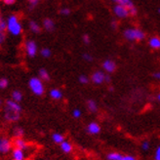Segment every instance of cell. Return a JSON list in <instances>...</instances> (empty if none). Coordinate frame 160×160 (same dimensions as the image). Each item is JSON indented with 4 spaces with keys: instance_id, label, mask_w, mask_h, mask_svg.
<instances>
[{
    "instance_id": "cell-1",
    "label": "cell",
    "mask_w": 160,
    "mask_h": 160,
    "mask_svg": "<svg viewBox=\"0 0 160 160\" xmlns=\"http://www.w3.org/2000/svg\"><path fill=\"white\" fill-rule=\"evenodd\" d=\"M123 36L129 41H142L146 38V33L141 28H131L123 31Z\"/></svg>"
},
{
    "instance_id": "cell-2",
    "label": "cell",
    "mask_w": 160,
    "mask_h": 160,
    "mask_svg": "<svg viewBox=\"0 0 160 160\" xmlns=\"http://www.w3.org/2000/svg\"><path fill=\"white\" fill-rule=\"evenodd\" d=\"M7 29L11 34H13L15 36L21 34L22 26H21L17 16L12 15L8 18V20H7Z\"/></svg>"
},
{
    "instance_id": "cell-3",
    "label": "cell",
    "mask_w": 160,
    "mask_h": 160,
    "mask_svg": "<svg viewBox=\"0 0 160 160\" xmlns=\"http://www.w3.org/2000/svg\"><path fill=\"white\" fill-rule=\"evenodd\" d=\"M28 86L31 92L36 96H42L45 92V88H44L42 80L38 77L30 78L28 82Z\"/></svg>"
},
{
    "instance_id": "cell-4",
    "label": "cell",
    "mask_w": 160,
    "mask_h": 160,
    "mask_svg": "<svg viewBox=\"0 0 160 160\" xmlns=\"http://www.w3.org/2000/svg\"><path fill=\"white\" fill-rule=\"evenodd\" d=\"M113 13L119 19H126L130 16L129 9L127 7L117 5V4H115V6L113 7Z\"/></svg>"
},
{
    "instance_id": "cell-5",
    "label": "cell",
    "mask_w": 160,
    "mask_h": 160,
    "mask_svg": "<svg viewBox=\"0 0 160 160\" xmlns=\"http://www.w3.org/2000/svg\"><path fill=\"white\" fill-rule=\"evenodd\" d=\"M21 116V112H18V111H15L10 109L9 108L5 107V110H4V117L7 121H10V122H15V121H18L20 119Z\"/></svg>"
},
{
    "instance_id": "cell-6",
    "label": "cell",
    "mask_w": 160,
    "mask_h": 160,
    "mask_svg": "<svg viewBox=\"0 0 160 160\" xmlns=\"http://www.w3.org/2000/svg\"><path fill=\"white\" fill-rule=\"evenodd\" d=\"M12 148V142L6 138L0 139V153H8Z\"/></svg>"
},
{
    "instance_id": "cell-7",
    "label": "cell",
    "mask_w": 160,
    "mask_h": 160,
    "mask_svg": "<svg viewBox=\"0 0 160 160\" xmlns=\"http://www.w3.org/2000/svg\"><path fill=\"white\" fill-rule=\"evenodd\" d=\"M106 78H107V74H105L102 71H95V72L92 74L91 79L92 81L95 84H102L106 81Z\"/></svg>"
},
{
    "instance_id": "cell-8",
    "label": "cell",
    "mask_w": 160,
    "mask_h": 160,
    "mask_svg": "<svg viewBox=\"0 0 160 160\" xmlns=\"http://www.w3.org/2000/svg\"><path fill=\"white\" fill-rule=\"evenodd\" d=\"M26 51L29 57L33 58L37 54V45L34 41H28L26 44Z\"/></svg>"
},
{
    "instance_id": "cell-9",
    "label": "cell",
    "mask_w": 160,
    "mask_h": 160,
    "mask_svg": "<svg viewBox=\"0 0 160 160\" xmlns=\"http://www.w3.org/2000/svg\"><path fill=\"white\" fill-rule=\"evenodd\" d=\"M102 68L105 69L108 73H112L116 69V63L112 60H106L102 62Z\"/></svg>"
},
{
    "instance_id": "cell-10",
    "label": "cell",
    "mask_w": 160,
    "mask_h": 160,
    "mask_svg": "<svg viewBox=\"0 0 160 160\" xmlns=\"http://www.w3.org/2000/svg\"><path fill=\"white\" fill-rule=\"evenodd\" d=\"M87 132L91 135H97L101 132V127L98 123L96 122H91L87 126Z\"/></svg>"
},
{
    "instance_id": "cell-11",
    "label": "cell",
    "mask_w": 160,
    "mask_h": 160,
    "mask_svg": "<svg viewBox=\"0 0 160 160\" xmlns=\"http://www.w3.org/2000/svg\"><path fill=\"white\" fill-rule=\"evenodd\" d=\"M13 145L15 146L16 148H21L22 150H25L28 148V143L22 138H16L15 141L13 142Z\"/></svg>"
},
{
    "instance_id": "cell-12",
    "label": "cell",
    "mask_w": 160,
    "mask_h": 160,
    "mask_svg": "<svg viewBox=\"0 0 160 160\" xmlns=\"http://www.w3.org/2000/svg\"><path fill=\"white\" fill-rule=\"evenodd\" d=\"M6 107L9 108L12 110L18 111V112H22V107L20 106V103L17 102H15V101H13V100L6 101Z\"/></svg>"
},
{
    "instance_id": "cell-13",
    "label": "cell",
    "mask_w": 160,
    "mask_h": 160,
    "mask_svg": "<svg viewBox=\"0 0 160 160\" xmlns=\"http://www.w3.org/2000/svg\"><path fill=\"white\" fill-rule=\"evenodd\" d=\"M148 45L151 49L154 50H160V38L157 36L150 37L148 40Z\"/></svg>"
},
{
    "instance_id": "cell-14",
    "label": "cell",
    "mask_w": 160,
    "mask_h": 160,
    "mask_svg": "<svg viewBox=\"0 0 160 160\" xmlns=\"http://www.w3.org/2000/svg\"><path fill=\"white\" fill-rule=\"evenodd\" d=\"M112 1L117 5H121V6L127 7L128 9H129V12H130L131 9H133L134 7H136L134 5V3L132 2V0H112Z\"/></svg>"
},
{
    "instance_id": "cell-15",
    "label": "cell",
    "mask_w": 160,
    "mask_h": 160,
    "mask_svg": "<svg viewBox=\"0 0 160 160\" xmlns=\"http://www.w3.org/2000/svg\"><path fill=\"white\" fill-rule=\"evenodd\" d=\"M12 156H13L14 160H23V158H25V152H23V150L21 148H15L13 149Z\"/></svg>"
},
{
    "instance_id": "cell-16",
    "label": "cell",
    "mask_w": 160,
    "mask_h": 160,
    "mask_svg": "<svg viewBox=\"0 0 160 160\" xmlns=\"http://www.w3.org/2000/svg\"><path fill=\"white\" fill-rule=\"evenodd\" d=\"M43 27H44V28H45L46 30H48V31H52V30H54V28H55V22H54V21L51 20V19H45V20L43 21Z\"/></svg>"
},
{
    "instance_id": "cell-17",
    "label": "cell",
    "mask_w": 160,
    "mask_h": 160,
    "mask_svg": "<svg viewBox=\"0 0 160 160\" xmlns=\"http://www.w3.org/2000/svg\"><path fill=\"white\" fill-rule=\"evenodd\" d=\"M50 97L53 99V100H61L62 98V93L60 89H52L50 91Z\"/></svg>"
},
{
    "instance_id": "cell-18",
    "label": "cell",
    "mask_w": 160,
    "mask_h": 160,
    "mask_svg": "<svg viewBox=\"0 0 160 160\" xmlns=\"http://www.w3.org/2000/svg\"><path fill=\"white\" fill-rule=\"evenodd\" d=\"M61 148L65 153H69L72 150V146H71V143L69 142L65 141L61 143Z\"/></svg>"
},
{
    "instance_id": "cell-19",
    "label": "cell",
    "mask_w": 160,
    "mask_h": 160,
    "mask_svg": "<svg viewBox=\"0 0 160 160\" xmlns=\"http://www.w3.org/2000/svg\"><path fill=\"white\" fill-rule=\"evenodd\" d=\"M39 78L41 80H43V81H49V80H50L49 72H48L45 68L39 69Z\"/></svg>"
},
{
    "instance_id": "cell-20",
    "label": "cell",
    "mask_w": 160,
    "mask_h": 160,
    "mask_svg": "<svg viewBox=\"0 0 160 160\" xmlns=\"http://www.w3.org/2000/svg\"><path fill=\"white\" fill-rule=\"evenodd\" d=\"M87 108L91 111V112H96V111L98 110V106H97V103H96V102L94 100L87 101Z\"/></svg>"
},
{
    "instance_id": "cell-21",
    "label": "cell",
    "mask_w": 160,
    "mask_h": 160,
    "mask_svg": "<svg viewBox=\"0 0 160 160\" xmlns=\"http://www.w3.org/2000/svg\"><path fill=\"white\" fill-rule=\"evenodd\" d=\"M52 139H53L54 142L59 143V145H61L62 142H65V137H63V136L62 134H60V133H55V134H53Z\"/></svg>"
},
{
    "instance_id": "cell-22",
    "label": "cell",
    "mask_w": 160,
    "mask_h": 160,
    "mask_svg": "<svg viewBox=\"0 0 160 160\" xmlns=\"http://www.w3.org/2000/svg\"><path fill=\"white\" fill-rule=\"evenodd\" d=\"M23 134H25V131L21 127H15L13 129V136L15 138H22Z\"/></svg>"
},
{
    "instance_id": "cell-23",
    "label": "cell",
    "mask_w": 160,
    "mask_h": 160,
    "mask_svg": "<svg viewBox=\"0 0 160 160\" xmlns=\"http://www.w3.org/2000/svg\"><path fill=\"white\" fill-rule=\"evenodd\" d=\"M12 100L15 101V102H20L22 100V94L20 91H18V90L13 91V93H12Z\"/></svg>"
},
{
    "instance_id": "cell-24",
    "label": "cell",
    "mask_w": 160,
    "mask_h": 160,
    "mask_svg": "<svg viewBox=\"0 0 160 160\" xmlns=\"http://www.w3.org/2000/svg\"><path fill=\"white\" fill-rule=\"evenodd\" d=\"M29 28L34 33H38L39 31H40V26L38 25L36 22H34V21L29 22Z\"/></svg>"
},
{
    "instance_id": "cell-25",
    "label": "cell",
    "mask_w": 160,
    "mask_h": 160,
    "mask_svg": "<svg viewBox=\"0 0 160 160\" xmlns=\"http://www.w3.org/2000/svg\"><path fill=\"white\" fill-rule=\"evenodd\" d=\"M122 157H123V155L118 152H110L107 155L108 160H121Z\"/></svg>"
},
{
    "instance_id": "cell-26",
    "label": "cell",
    "mask_w": 160,
    "mask_h": 160,
    "mask_svg": "<svg viewBox=\"0 0 160 160\" xmlns=\"http://www.w3.org/2000/svg\"><path fill=\"white\" fill-rule=\"evenodd\" d=\"M6 29H7V22L2 17H0V32H4Z\"/></svg>"
},
{
    "instance_id": "cell-27",
    "label": "cell",
    "mask_w": 160,
    "mask_h": 160,
    "mask_svg": "<svg viewBox=\"0 0 160 160\" xmlns=\"http://www.w3.org/2000/svg\"><path fill=\"white\" fill-rule=\"evenodd\" d=\"M41 56L42 57H44V58H49V57H51V50L50 49H48V48H43V49L41 50Z\"/></svg>"
},
{
    "instance_id": "cell-28",
    "label": "cell",
    "mask_w": 160,
    "mask_h": 160,
    "mask_svg": "<svg viewBox=\"0 0 160 160\" xmlns=\"http://www.w3.org/2000/svg\"><path fill=\"white\" fill-rule=\"evenodd\" d=\"M8 84H9V81L6 78H0V89H5V88L8 87Z\"/></svg>"
},
{
    "instance_id": "cell-29",
    "label": "cell",
    "mask_w": 160,
    "mask_h": 160,
    "mask_svg": "<svg viewBox=\"0 0 160 160\" xmlns=\"http://www.w3.org/2000/svg\"><path fill=\"white\" fill-rule=\"evenodd\" d=\"M78 80H79V82L82 83V84H87L88 82H89V78H88L86 75H80Z\"/></svg>"
},
{
    "instance_id": "cell-30",
    "label": "cell",
    "mask_w": 160,
    "mask_h": 160,
    "mask_svg": "<svg viewBox=\"0 0 160 160\" xmlns=\"http://www.w3.org/2000/svg\"><path fill=\"white\" fill-rule=\"evenodd\" d=\"M60 14L62 16H68L70 14V10L68 8H62V9H61V11H60Z\"/></svg>"
},
{
    "instance_id": "cell-31",
    "label": "cell",
    "mask_w": 160,
    "mask_h": 160,
    "mask_svg": "<svg viewBox=\"0 0 160 160\" xmlns=\"http://www.w3.org/2000/svg\"><path fill=\"white\" fill-rule=\"evenodd\" d=\"M72 115L74 118H79L80 116H81V111H80V109H78V108H75L72 111Z\"/></svg>"
},
{
    "instance_id": "cell-32",
    "label": "cell",
    "mask_w": 160,
    "mask_h": 160,
    "mask_svg": "<svg viewBox=\"0 0 160 160\" xmlns=\"http://www.w3.org/2000/svg\"><path fill=\"white\" fill-rule=\"evenodd\" d=\"M82 40H83V42L85 43V44H89L90 43V36L88 35V34H84L83 36H82Z\"/></svg>"
},
{
    "instance_id": "cell-33",
    "label": "cell",
    "mask_w": 160,
    "mask_h": 160,
    "mask_svg": "<svg viewBox=\"0 0 160 160\" xmlns=\"http://www.w3.org/2000/svg\"><path fill=\"white\" fill-rule=\"evenodd\" d=\"M83 59L87 62H92L93 61V57L90 55V54H83Z\"/></svg>"
},
{
    "instance_id": "cell-34",
    "label": "cell",
    "mask_w": 160,
    "mask_h": 160,
    "mask_svg": "<svg viewBox=\"0 0 160 160\" xmlns=\"http://www.w3.org/2000/svg\"><path fill=\"white\" fill-rule=\"evenodd\" d=\"M155 160H160V146L156 148L155 150V155H154Z\"/></svg>"
},
{
    "instance_id": "cell-35",
    "label": "cell",
    "mask_w": 160,
    "mask_h": 160,
    "mask_svg": "<svg viewBox=\"0 0 160 160\" xmlns=\"http://www.w3.org/2000/svg\"><path fill=\"white\" fill-rule=\"evenodd\" d=\"M142 148L143 150H148L149 149V142H143L142 145Z\"/></svg>"
},
{
    "instance_id": "cell-36",
    "label": "cell",
    "mask_w": 160,
    "mask_h": 160,
    "mask_svg": "<svg viewBox=\"0 0 160 160\" xmlns=\"http://www.w3.org/2000/svg\"><path fill=\"white\" fill-rule=\"evenodd\" d=\"M121 160H137V159H136V158H135L134 156H132V155H125V156L122 157Z\"/></svg>"
},
{
    "instance_id": "cell-37",
    "label": "cell",
    "mask_w": 160,
    "mask_h": 160,
    "mask_svg": "<svg viewBox=\"0 0 160 160\" xmlns=\"http://www.w3.org/2000/svg\"><path fill=\"white\" fill-rule=\"evenodd\" d=\"M5 38H6L5 33L4 32H0V45H1L5 41Z\"/></svg>"
},
{
    "instance_id": "cell-38",
    "label": "cell",
    "mask_w": 160,
    "mask_h": 160,
    "mask_svg": "<svg viewBox=\"0 0 160 160\" xmlns=\"http://www.w3.org/2000/svg\"><path fill=\"white\" fill-rule=\"evenodd\" d=\"M2 1L6 4V5H12L15 3L16 0H2Z\"/></svg>"
},
{
    "instance_id": "cell-39",
    "label": "cell",
    "mask_w": 160,
    "mask_h": 160,
    "mask_svg": "<svg viewBox=\"0 0 160 160\" xmlns=\"http://www.w3.org/2000/svg\"><path fill=\"white\" fill-rule=\"evenodd\" d=\"M28 2L31 6H35L39 2V0H28Z\"/></svg>"
},
{
    "instance_id": "cell-40",
    "label": "cell",
    "mask_w": 160,
    "mask_h": 160,
    "mask_svg": "<svg viewBox=\"0 0 160 160\" xmlns=\"http://www.w3.org/2000/svg\"><path fill=\"white\" fill-rule=\"evenodd\" d=\"M111 27H112V28L116 29L117 28V22L116 21H112V22H111Z\"/></svg>"
},
{
    "instance_id": "cell-41",
    "label": "cell",
    "mask_w": 160,
    "mask_h": 160,
    "mask_svg": "<svg viewBox=\"0 0 160 160\" xmlns=\"http://www.w3.org/2000/svg\"><path fill=\"white\" fill-rule=\"evenodd\" d=\"M153 77H154V78H156V79H159V80H160V72H155V73L153 74Z\"/></svg>"
},
{
    "instance_id": "cell-42",
    "label": "cell",
    "mask_w": 160,
    "mask_h": 160,
    "mask_svg": "<svg viewBox=\"0 0 160 160\" xmlns=\"http://www.w3.org/2000/svg\"><path fill=\"white\" fill-rule=\"evenodd\" d=\"M157 100L160 102V94H158V95H157Z\"/></svg>"
},
{
    "instance_id": "cell-43",
    "label": "cell",
    "mask_w": 160,
    "mask_h": 160,
    "mask_svg": "<svg viewBox=\"0 0 160 160\" xmlns=\"http://www.w3.org/2000/svg\"><path fill=\"white\" fill-rule=\"evenodd\" d=\"M2 105V102H1V100H0V106H1Z\"/></svg>"
},
{
    "instance_id": "cell-44",
    "label": "cell",
    "mask_w": 160,
    "mask_h": 160,
    "mask_svg": "<svg viewBox=\"0 0 160 160\" xmlns=\"http://www.w3.org/2000/svg\"><path fill=\"white\" fill-rule=\"evenodd\" d=\"M158 13L160 14V8H159V9H158Z\"/></svg>"
}]
</instances>
